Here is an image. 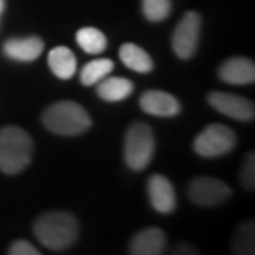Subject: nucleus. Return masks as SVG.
<instances>
[{
  "label": "nucleus",
  "mask_w": 255,
  "mask_h": 255,
  "mask_svg": "<svg viewBox=\"0 0 255 255\" xmlns=\"http://www.w3.org/2000/svg\"><path fill=\"white\" fill-rule=\"evenodd\" d=\"M237 136L229 126L209 125L194 139V151L202 157H217L234 149Z\"/></svg>",
  "instance_id": "nucleus-5"
},
{
  "label": "nucleus",
  "mask_w": 255,
  "mask_h": 255,
  "mask_svg": "<svg viewBox=\"0 0 255 255\" xmlns=\"http://www.w3.org/2000/svg\"><path fill=\"white\" fill-rule=\"evenodd\" d=\"M48 66L60 80H70L76 71V57L68 47H55L48 53Z\"/></svg>",
  "instance_id": "nucleus-14"
},
{
  "label": "nucleus",
  "mask_w": 255,
  "mask_h": 255,
  "mask_svg": "<svg viewBox=\"0 0 255 255\" xmlns=\"http://www.w3.org/2000/svg\"><path fill=\"white\" fill-rule=\"evenodd\" d=\"M76 42L81 47V50L86 53H101L106 48V37L103 32L93 27H85L76 32Z\"/></svg>",
  "instance_id": "nucleus-17"
},
{
  "label": "nucleus",
  "mask_w": 255,
  "mask_h": 255,
  "mask_svg": "<svg viewBox=\"0 0 255 255\" xmlns=\"http://www.w3.org/2000/svg\"><path fill=\"white\" fill-rule=\"evenodd\" d=\"M142 13L149 22H161L171 13V0H142Z\"/></svg>",
  "instance_id": "nucleus-19"
},
{
  "label": "nucleus",
  "mask_w": 255,
  "mask_h": 255,
  "mask_svg": "<svg viewBox=\"0 0 255 255\" xmlns=\"http://www.w3.org/2000/svg\"><path fill=\"white\" fill-rule=\"evenodd\" d=\"M115 68V63L110 58H101V60H93V62L86 63L81 70V83L85 86L96 85L100 80H103L105 76H108Z\"/></svg>",
  "instance_id": "nucleus-18"
},
{
  "label": "nucleus",
  "mask_w": 255,
  "mask_h": 255,
  "mask_svg": "<svg viewBox=\"0 0 255 255\" xmlns=\"http://www.w3.org/2000/svg\"><path fill=\"white\" fill-rule=\"evenodd\" d=\"M139 108L152 116H176L181 111V103L172 95L159 90H147L141 95Z\"/></svg>",
  "instance_id": "nucleus-9"
},
{
  "label": "nucleus",
  "mask_w": 255,
  "mask_h": 255,
  "mask_svg": "<svg viewBox=\"0 0 255 255\" xmlns=\"http://www.w3.org/2000/svg\"><path fill=\"white\" fill-rule=\"evenodd\" d=\"M219 76L229 85H251L255 81V65L249 58H229L219 68Z\"/></svg>",
  "instance_id": "nucleus-12"
},
{
  "label": "nucleus",
  "mask_w": 255,
  "mask_h": 255,
  "mask_svg": "<svg viewBox=\"0 0 255 255\" xmlns=\"http://www.w3.org/2000/svg\"><path fill=\"white\" fill-rule=\"evenodd\" d=\"M202 18L197 12H187L172 33V50L179 58H191L197 50Z\"/></svg>",
  "instance_id": "nucleus-6"
},
{
  "label": "nucleus",
  "mask_w": 255,
  "mask_h": 255,
  "mask_svg": "<svg viewBox=\"0 0 255 255\" xmlns=\"http://www.w3.org/2000/svg\"><path fill=\"white\" fill-rule=\"evenodd\" d=\"M120 58L128 68L137 73H149L154 66L149 55L134 43H125L120 48Z\"/></svg>",
  "instance_id": "nucleus-16"
},
{
  "label": "nucleus",
  "mask_w": 255,
  "mask_h": 255,
  "mask_svg": "<svg viewBox=\"0 0 255 255\" xmlns=\"http://www.w3.org/2000/svg\"><path fill=\"white\" fill-rule=\"evenodd\" d=\"M207 101L212 108H216L219 113L231 116L239 121H252L255 115V106L251 100L242 98L239 95L224 93V91H212L207 96Z\"/></svg>",
  "instance_id": "nucleus-8"
},
{
  "label": "nucleus",
  "mask_w": 255,
  "mask_h": 255,
  "mask_svg": "<svg viewBox=\"0 0 255 255\" xmlns=\"http://www.w3.org/2000/svg\"><path fill=\"white\" fill-rule=\"evenodd\" d=\"M147 194L151 206L161 214H169L176 209V192L171 181L161 174H154L147 181Z\"/></svg>",
  "instance_id": "nucleus-10"
},
{
  "label": "nucleus",
  "mask_w": 255,
  "mask_h": 255,
  "mask_svg": "<svg viewBox=\"0 0 255 255\" xmlns=\"http://www.w3.org/2000/svg\"><path fill=\"white\" fill-rule=\"evenodd\" d=\"M40 244L52 251H66L78 239V222L70 212L52 211L40 216L33 224Z\"/></svg>",
  "instance_id": "nucleus-1"
},
{
  "label": "nucleus",
  "mask_w": 255,
  "mask_h": 255,
  "mask_svg": "<svg viewBox=\"0 0 255 255\" xmlns=\"http://www.w3.org/2000/svg\"><path fill=\"white\" fill-rule=\"evenodd\" d=\"M166 249V234L157 227H147L137 232L129 244L132 255H159Z\"/></svg>",
  "instance_id": "nucleus-11"
},
{
  "label": "nucleus",
  "mask_w": 255,
  "mask_h": 255,
  "mask_svg": "<svg viewBox=\"0 0 255 255\" xmlns=\"http://www.w3.org/2000/svg\"><path fill=\"white\" fill-rule=\"evenodd\" d=\"M42 121L47 129L62 136L81 134L91 126L90 115L75 101H58L48 106L43 111Z\"/></svg>",
  "instance_id": "nucleus-3"
},
{
  "label": "nucleus",
  "mask_w": 255,
  "mask_h": 255,
  "mask_svg": "<svg viewBox=\"0 0 255 255\" xmlns=\"http://www.w3.org/2000/svg\"><path fill=\"white\" fill-rule=\"evenodd\" d=\"M98 83V96L101 100L110 101V103H116V101L128 98L134 88L132 81L121 78V76H110V78L105 76Z\"/></svg>",
  "instance_id": "nucleus-15"
},
{
  "label": "nucleus",
  "mask_w": 255,
  "mask_h": 255,
  "mask_svg": "<svg viewBox=\"0 0 255 255\" xmlns=\"http://www.w3.org/2000/svg\"><path fill=\"white\" fill-rule=\"evenodd\" d=\"M232 196V191L226 182L214 177H197L189 186V199L202 207H212L222 204Z\"/></svg>",
  "instance_id": "nucleus-7"
},
{
  "label": "nucleus",
  "mask_w": 255,
  "mask_h": 255,
  "mask_svg": "<svg viewBox=\"0 0 255 255\" xmlns=\"http://www.w3.org/2000/svg\"><path fill=\"white\" fill-rule=\"evenodd\" d=\"M154 134L144 123H134L128 128L125 136V161L132 171H142L154 154Z\"/></svg>",
  "instance_id": "nucleus-4"
},
{
  "label": "nucleus",
  "mask_w": 255,
  "mask_h": 255,
  "mask_svg": "<svg viewBox=\"0 0 255 255\" xmlns=\"http://www.w3.org/2000/svg\"><path fill=\"white\" fill-rule=\"evenodd\" d=\"M3 7H5V2L3 0H0V15H2V12H3Z\"/></svg>",
  "instance_id": "nucleus-23"
},
{
  "label": "nucleus",
  "mask_w": 255,
  "mask_h": 255,
  "mask_svg": "<svg viewBox=\"0 0 255 255\" xmlns=\"http://www.w3.org/2000/svg\"><path fill=\"white\" fill-rule=\"evenodd\" d=\"M33 154V141L27 131L18 126H5L0 129V171L5 174H18L30 164Z\"/></svg>",
  "instance_id": "nucleus-2"
},
{
  "label": "nucleus",
  "mask_w": 255,
  "mask_h": 255,
  "mask_svg": "<svg viewBox=\"0 0 255 255\" xmlns=\"http://www.w3.org/2000/svg\"><path fill=\"white\" fill-rule=\"evenodd\" d=\"M43 40L38 37L10 38L3 45V53L17 62H33L43 52Z\"/></svg>",
  "instance_id": "nucleus-13"
},
{
  "label": "nucleus",
  "mask_w": 255,
  "mask_h": 255,
  "mask_svg": "<svg viewBox=\"0 0 255 255\" xmlns=\"http://www.w3.org/2000/svg\"><path fill=\"white\" fill-rule=\"evenodd\" d=\"M242 184L246 189L252 191L255 187V159H254V152L247 154L246 162L242 167Z\"/></svg>",
  "instance_id": "nucleus-21"
},
{
  "label": "nucleus",
  "mask_w": 255,
  "mask_h": 255,
  "mask_svg": "<svg viewBox=\"0 0 255 255\" xmlns=\"http://www.w3.org/2000/svg\"><path fill=\"white\" fill-rule=\"evenodd\" d=\"M8 254H12V255H38L40 252L30 242L17 241V242H13L12 246H10Z\"/></svg>",
  "instance_id": "nucleus-22"
},
{
  "label": "nucleus",
  "mask_w": 255,
  "mask_h": 255,
  "mask_svg": "<svg viewBox=\"0 0 255 255\" xmlns=\"http://www.w3.org/2000/svg\"><path fill=\"white\" fill-rule=\"evenodd\" d=\"M234 252L254 254V224L249 221L237 229V236L234 239Z\"/></svg>",
  "instance_id": "nucleus-20"
}]
</instances>
